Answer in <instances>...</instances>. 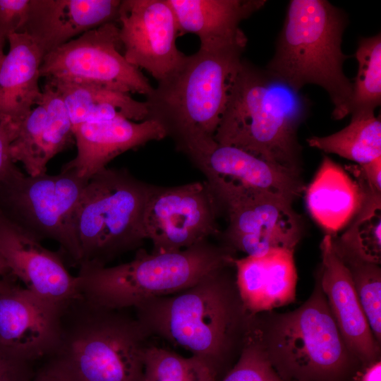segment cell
<instances>
[{"label": "cell", "mask_w": 381, "mask_h": 381, "mask_svg": "<svg viewBox=\"0 0 381 381\" xmlns=\"http://www.w3.org/2000/svg\"><path fill=\"white\" fill-rule=\"evenodd\" d=\"M250 329L284 381H353L362 367L342 338L318 274L301 306L254 315Z\"/></svg>", "instance_id": "3957f363"}, {"label": "cell", "mask_w": 381, "mask_h": 381, "mask_svg": "<svg viewBox=\"0 0 381 381\" xmlns=\"http://www.w3.org/2000/svg\"><path fill=\"white\" fill-rule=\"evenodd\" d=\"M344 13L326 0H291L274 56L266 69L296 91L307 84L324 88L332 118L351 114L353 83L343 71Z\"/></svg>", "instance_id": "277c9868"}, {"label": "cell", "mask_w": 381, "mask_h": 381, "mask_svg": "<svg viewBox=\"0 0 381 381\" xmlns=\"http://www.w3.org/2000/svg\"><path fill=\"white\" fill-rule=\"evenodd\" d=\"M232 267L217 269L180 292L143 302L134 308L135 318L150 337L190 352L218 374L239 356L253 316L241 300Z\"/></svg>", "instance_id": "6da1fadb"}, {"label": "cell", "mask_w": 381, "mask_h": 381, "mask_svg": "<svg viewBox=\"0 0 381 381\" xmlns=\"http://www.w3.org/2000/svg\"><path fill=\"white\" fill-rule=\"evenodd\" d=\"M180 35H196L202 48L247 42L240 23L260 9L265 0H167Z\"/></svg>", "instance_id": "603a6c76"}, {"label": "cell", "mask_w": 381, "mask_h": 381, "mask_svg": "<svg viewBox=\"0 0 381 381\" xmlns=\"http://www.w3.org/2000/svg\"><path fill=\"white\" fill-rule=\"evenodd\" d=\"M320 250V285L346 346L362 367L380 361V344L371 331L350 272L334 249L331 235L324 236Z\"/></svg>", "instance_id": "e0dca14e"}, {"label": "cell", "mask_w": 381, "mask_h": 381, "mask_svg": "<svg viewBox=\"0 0 381 381\" xmlns=\"http://www.w3.org/2000/svg\"><path fill=\"white\" fill-rule=\"evenodd\" d=\"M310 108L300 91L243 59L214 140L300 173L297 131Z\"/></svg>", "instance_id": "7a4b0ae2"}, {"label": "cell", "mask_w": 381, "mask_h": 381, "mask_svg": "<svg viewBox=\"0 0 381 381\" xmlns=\"http://www.w3.org/2000/svg\"><path fill=\"white\" fill-rule=\"evenodd\" d=\"M211 190L227 216L226 246L250 256H262L275 249L295 250L302 229L292 202L241 187Z\"/></svg>", "instance_id": "8fae6325"}, {"label": "cell", "mask_w": 381, "mask_h": 381, "mask_svg": "<svg viewBox=\"0 0 381 381\" xmlns=\"http://www.w3.org/2000/svg\"><path fill=\"white\" fill-rule=\"evenodd\" d=\"M246 44L200 47L146 97L147 119L157 121L177 148L193 140L214 138Z\"/></svg>", "instance_id": "5b68a950"}, {"label": "cell", "mask_w": 381, "mask_h": 381, "mask_svg": "<svg viewBox=\"0 0 381 381\" xmlns=\"http://www.w3.org/2000/svg\"><path fill=\"white\" fill-rule=\"evenodd\" d=\"M5 42H6L5 40L0 38V64L5 55V54L4 53V47Z\"/></svg>", "instance_id": "74e56055"}, {"label": "cell", "mask_w": 381, "mask_h": 381, "mask_svg": "<svg viewBox=\"0 0 381 381\" xmlns=\"http://www.w3.org/2000/svg\"><path fill=\"white\" fill-rule=\"evenodd\" d=\"M180 151L204 174L211 188L241 187L267 193L292 203L306 190L300 173L240 148L219 144L214 138L193 140Z\"/></svg>", "instance_id": "5bb4252c"}, {"label": "cell", "mask_w": 381, "mask_h": 381, "mask_svg": "<svg viewBox=\"0 0 381 381\" xmlns=\"http://www.w3.org/2000/svg\"><path fill=\"white\" fill-rule=\"evenodd\" d=\"M120 0H30L27 33L44 56L82 34L117 23Z\"/></svg>", "instance_id": "d6986e66"}, {"label": "cell", "mask_w": 381, "mask_h": 381, "mask_svg": "<svg viewBox=\"0 0 381 381\" xmlns=\"http://www.w3.org/2000/svg\"><path fill=\"white\" fill-rule=\"evenodd\" d=\"M35 373L32 363L0 343V381H32Z\"/></svg>", "instance_id": "d6a6232c"}, {"label": "cell", "mask_w": 381, "mask_h": 381, "mask_svg": "<svg viewBox=\"0 0 381 381\" xmlns=\"http://www.w3.org/2000/svg\"><path fill=\"white\" fill-rule=\"evenodd\" d=\"M217 375L195 356L184 357L154 345L145 352L142 381H217Z\"/></svg>", "instance_id": "83f0119b"}, {"label": "cell", "mask_w": 381, "mask_h": 381, "mask_svg": "<svg viewBox=\"0 0 381 381\" xmlns=\"http://www.w3.org/2000/svg\"><path fill=\"white\" fill-rule=\"evenodd\" d=\"M348 268L371 331L381 345V268L380 265L339 255Z\"/></svg>", "instance_id": "f546056e"}, {"label": "cell", "mask_w": 381, "mask_h": 381, "mask_svg": "<svg viewBox=\"0 0 381 381\" xmlns=\"http://www.w3.org/2000/svg\"><path fill=\"white\" fill-rule=\"evenodd\" d=\"M118 24L123 56L158 83L170 77L186 55L176 44L179 32L167 0H123Z\"/></svg>", "instance_id": "4fadbf2b"}, {"label": "cell", "mask_w": 381, "mask_h": 381, "mask_svg": "<svg viewBox=\"0 0 381 381\" xmlns=\"http://www.w3.org/2000/svg\"><path fill=\"white\" fill-rule=\"evenodd\" d=\"M65 309L9 284L0 291V343L31 363L56 355Z\"/></svg>", "instance_id": "2e32d148"}, {"label": "cell", "mask_w": 381, "mask_h": 381, "mask_svg": "<svg viewBox=\"0 0 381 381\" xmlns=\"http://www.w3.org/2000/svg\"><path fill=\"white\" fill-rule=\"evenodd\" d=\"M217 200L206 181L152 185L143 214L153 253L181 250L219 234Z\"/></svg>", "instance_id": "7c38bea8"}, {"label": "cell", "mask_w": 381, "mask_h": 381, "mask_svg": "<svg viewBox=\"0 0 381 381\" xmlns=\"http://www.w3.org/2000/svg\"><path fill=\"white\" fill-rule=\"evenodd\" d=\"M9 283L0 279V291L6 288Z\"/></svg>", "instance_id": "f35d334b"}, {"label": "cell", "mask_w": 381, "mask_h": 381, "mask_svg": "<svg viewBox=\"0 0 381 381\" xmlns=\"http://www.w3.org/2000/svg\"><path fill=\"white\" fill-rule=\"evenodd\" d=\"M381 361L361 367L353 378V381H380Z\"/></svg>", "instance_id": "d590c367"}, {"label": "cell", "mask_w": 381, "mask_h": 381, "mask_svg": "<svg viewBox=\"0 0 381 381\" xmlns=\"http://www.w3.org/2000/svg\"><path fill=\"white\" fill-rule=\"evenodd\" d=\"M0 255L8 272L42 300L66 308L80 297L78 278L68 272L61 257L1 212Z\"/></svg>", "instance_id": "9a60e30c"}, {"label": "cell", "mask_w": 381, "mask_h": 381, "mask_svg": "<svg viewBox=\"0 0 381 381\" xmlns=\"http://www.w3.org/2000/svg\"><path fill=\"white\" fill-rule=\"evenodd\" d=\"M8 272L6 265L0 255V278Z\"/></svg>", "instance_id": "8d00e7d4"}, {"label": "cell", "mask_w": 381, "mask_h": 381, "mask_svg": "<svg viewBox=\"0 0 381 381\" xmlns=\"http://www.w3.org/2000/svg\"><path fill=\"white\" fill-rule=\"evenodd\" d=\"M231 249L209 242L169 253L137 251L135 258L114 266L80 265V296L88 304L109 310L133 308L171 295L196 284L210 272L233 265Z\"/></svg>", "instance_id": "8992f818"}, {"label": "cell", "mask_w": 381, "mask_h": 381, "mask_svg": "<svg viewBox=\"0 0 381 381\" xmlns=\"http://www.w3.org/2000/svg\"><path fill=\"white\" fill-rule=\"evenodd\" d=\"M310 147L335 154L356 164L381 157V120L373 111L351 113L350 123L338 132L307 139Z\"/></svg>", "instance_id": "4316f807"}, {"label": "cell", "mask_w": 381, "mask_h": 381, "mask_svg": "<svg viewBox=\"0 0 381 381\" xmlns=\"http://www.w3.org/2000/svg\"><path fill=\"white\" fill-rule=\"evenodd\" d=\"M87 181L65 166L54 175H25L16 168L0 186L12 215L7 218L40 241H56L80 265L73 219Z\"/></svg>", "instance_id": "9c48e42d"}, {"label": "cell", "mask_w": 381, "mask_h": 381, "mask_svg": "<svg viewBox=\"0 0 381 381\" xmlns=\"http://www.w3.org/2000/svg\"><path fill=\"white\" fill-rule=\"evenodd\" d=\"M30 0H0V38L7 40L22 32L27 21Z\"/></svg>", "instance_id": "1f68e13d"}, {"label": "cell", "mask_w": 381, "mask_h": 381, "mask_svg": "<svg viewBox=\"0 0 381 381\" xmlns=\"http://www.w3.org/2000/svg\"><path fill=\"white\" fill-rule=\"evenodd\" d=\"M362 193V202L348 229L339 237L332 236L335 252L380 265L381 193L371 190L361 179H356Z\"/></svg>", "instance_id": "484cf974"}, {"label": "cell", "mask_w": 381, "mask_h": 381, "mask_svg": "<svg viewBox=\"0 0 381 381\" xmlns=\"http://www.w3.org/2000/svg\"><path fill=\"white\" fill-rule=\"evenodd\" d=\"M305 190L310 215L331 236L354 218L362 202V193L356 181L327 156L323 157L315 176Z\"/></svg>", "instance_id": "cb8c5ba5"}, {"label": "cell", "mask_w": 381, "mask_h": 381, "mask_svg": "<svg viewBox=\"0 0 381 381\" xmlns=\"http://www.w3.org/2000/svg\"><path fill=\"white\" fill-rule=\"evenodd\" d=\"M73 134L77 153L64 166L87 180L119 155L167 136L155 119L133 121L121 117L78 125Z\"/></svg>", "instance_id": "ffe728a7"}, {"label": "cell", "mask_w": 381, "mask_h": 381, "mask_svg": "<svg viewBox=\"0 0 381 381\" xmlns=\"http://www.w3.org/2000/svg\"><path fill=\"white\" fill-rule=\"evenodd\" d=\"M121 310L91 306L80 296L64 310L57 354L75 381H142L150 336Z\"/></svg>", "instance_id": "52a82bcc"}, {"label": "cell", "mask_w": 381, "mask_h": 381, "mask_svg": "<svg viewBox=\"0 0 381 381\" xmlns=\"http://www.w3.org/2000/svg\"><path fill=\"white\" fill-rule=\"evenodd\" d=\"M355 56L358 68L353 83L351 114L374 112L381 103L380 33L361 38Z\"/></svg>", "instance_id": "f1b7e54d"}, {"label": "cell", "mask_w": 381, "mask_h": 381, "mask_svg": "<svg viewBox=\"0 0 381 381\" xmlns=\"http://www.w3.org/2000/svg\"><path fill=\"white\" fill-rule=\"evenodd\" d=\"M32 381H75L72 369L65 358L56 354L50 357L37 372Z\"/></svg>", "instance_id": "836d02e7"}, {"label": "cell", "mask_w": 381, "mask_h": 381, "mask_svg": "<svg viewBox=\"0 0 381 381\" xmlns=\"http://www.w3.org/2000/svg\"><path fill=\"white\" fill-rule=\"evenodd\" d=\"M9 49L0 64V125L11 142L20 123L40 104L39 85L44 54L25 32L10 35Z\"/></svg>", "instance_id": "44dd1931"}, {"label": "cell", "mask_w": 381, "mask_h": 381, "mask_svg": "<svg viewBox=\"0 0 381 381\" xmlns=\"http://www.w3.org/2000/svg\"><path fill=\"white\" fill-rule=\"evenodd\" d=\"M294 251L275 249L262 256L234 259L237 289L251 315L295 301L297 272Z\"/></svg>", "instance_id": "7402d4cb"}, {"label": "cell", "mask_w": 381, "mask_h": 381, "mask_svg": "<svg viewBox=\"0 0 381 381\" xmlns=\"http://www.w3.org/2000/svg\"><path fill=\"white\" fill-rule=\"evenodd\" d=\"M151 187L123 169L106 167L90 178L73 219L80 265L105 266L143 243Z\"/></svg>", "instance_id": "ba28073f"}, {"label": "cell", "mask_w": 381, "mask_h": 381, "mask_svg": "<svg viewBox=\"0 0 381 381\" xmlns=\"http://www.w3.org/2000/svg\"><path fill=\"white\" fill-rule=\"evenodd\" d=\"M11 153V139L0 125V186L17 168Z\"/></svg>", "instance_id": "e575fe53"}, {"label": "cell", "mask_w": 381, "mask_h": 381, "mask_svg": "<svg viewBox=\"0 0 381 381\" xmlns=\"http://www.w3.org/2000/svg\"><path fill=\"white\" fill-rule=\"evenodd\" d=\"M61 96L73 128L78 125L117 117L133 121L148 118L145 102L133 99L130 94L102 86L65 80H46Z\"/></svg>", "instance_id": "d4e9b609"}, {"label": "cell", "mask_w": 381, "mask_h": 381, "mask_svg": "<svg viewBox=\"0 0 381 381\" xmlns=\"http://www.w3.org/2000/svg\"><path fill=\"white\" fill-rule=\"evenodd\" d=\"M42 98L25 117L11 142L14 162H19L30 176L47 173V164L75 143L73 126L57 91L49 83Z\"/></svg>", "instance_id": "ac0fdd59"}, {"label": "cell", "mask_w": 381, "mask_h": 381, "mask_svg": "<svg viewBox=\"0 0 381 381\" xmlns=\"http://www.w3.org/2000/svg\"><path fill=\"white\" fill-rule=\"evenodd\" d=\"M121 47L118 23L104 24L45 54L40 76L147 97L153 87L140 69L126 61Z\"/></svg>", "instance_id": "30bf717a"}, {"label": "cell", "mask_w": 381, "mask_h": 381, "mask_svg": "<svg viewBox=\"0 0 381 381\" xmlns=\"http://www.w3.org/2000/svg\"><path fill=\"white\" fill-rule=\"evenodd\" d=\"M222 381L284 380L271 365L250 327L236 363Z\"/></svg>", "instance_id": "4dcf8cb0"}]
</instances>
